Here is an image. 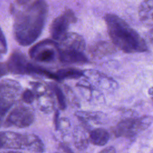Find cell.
Instances as JSON below:
<instances>
[{
  "mask_svg": "<svg viewBox=\"0 0 153 153\" xmlns=\"http://www.w3.org/2000/svg\"><path fill=\"white\" fill-rule=\"evenodd\" d=\"M76 18L74 13L68 10L63 14L57 17L52 22L50 32L54 40H59L67 33L70 24L76 22Z\"/></svg>",
  "mask_w": 153,
  "mask_h": 153,
  "instance_id": "cell-7",
  "label": "cell"
},
{
  "mask_svg": "<svg viewBox=\"0 0 153 153\" xmlns=\"http://www.w3.org/2000/svg\"><path fill=\"white\" fill-rule=\"evenodd\" d=\"M84 72V76L90 80L94 81L98 84L100 87L105 89L115 88L117 84L111 78L105 76L102 73L93 70H87Z\"/></svg>",
  "mask_w": 153,
  "mask_h": 153,
  "instance_id": "cell-10",
  "label": "cell"
},
{
  "mask_svg": "<svg viewBox=\"0 0 153 153\" xmlns=\"http://www.w3.org/2000/svg\"><path fill=\"white\" fill-rule=\"evenodd\" d=\"M59 41V51H84L85 48V42L84 38L76 33H66Z\"/></svg>",
  "mask_w": 153,
  "mask_h": 153,
  "instance_id": "cell-9",
  "label": "cell"
},
{
  "mask_svg": "<svg viewBox=\"0 0 153 153\" xmlns=\"http://www.w3.org/2000/svg\"><path fill=\"white\" fill-rule=\"evenodd\" d=\"M30 85L32 87V90L35 94V98L38 96H40L50 91V87H48L47 85L41 82H30Z\"/></svg>",
  "mask_w": 153,
  "mask_h": 153,
  "instance_id": "cell-19",
  "label": "cell"
},
{
  "mask_svg": "<svg viewBox=\"0 0 153 153\" xmlns=\"http://www.w3.org/2000/svg\"><path fill=\"white\" fill-rule=\"evenodd\" d=\"M38 101V106L41 111L45 114L51 113L54 108L53 93L48 92L36 97Z\"/></svg>",
  "mask_w": 153,
  "mask_h": 153,
  "instance_id": "cell-12",
  "label": "cell"
},
{
  "mask_svg": "<svg viewBox=\"0 0 153 153\" xmlns=\"http://www.w3.org/2000/svg\"><path fill=\"white\" fill-rule=\"evenodd\" d=\"M115 149L112 147V146H109L107 147L102 150L100 151V152H109V153H111V152H115Z\"/></svg>",
  "mask_w": 153,
  "mask_h": 153,
  "instance_id": "cell-25",
  "label": "cell"
},
{
  "mask_svg": "<svg viewBox=\"0 0 153 153\" xmlns=\"http://www.w3.org/2000/svg\"><path fill=\"white\" fill-rule=\"evenodd\" d=\"M21 96L23 101L27 104L32 103L35 98V94L32 90L28 88L26 89L21 93Z\"/></svg>",
  "mask_w": 153,
  "mask_h": 153,
  "instance_id": "cell-21",
  "label": "cell"
},
{
  "mask_svg": "<svg viewBox=\"0 0 153 153\" xmlns=\"http://www.w3.org/2000/svg\"><path fill=\"white\" fill-rule=\"evenodd\" d=\"M152 123L151 116L127 118L121 121L115 126L114 134L116 137L130 138L146 130Z\"/></svg>",
  "mask_w": 153,
  "mask_h": 153,
  "instance_id": "cell-4",
  "label": "cell"
},
{
  "mask_svg": "<svg viewBox=\"0 0 153 153\" xmlns=\"http://www.w3.org/2000/svg\"><path fill=\"white\" fill-rule=\"evenodd\" d=\"M8 71L5 64L0 63V77L8 73Z\"/></svg>",
  "mask_w": 153,
  "mask_h": 153,
  "instance_id": "cell-23",
  "label": "cell"
},
{
  "mask_svg": "<svg viewBox=\"0 0 153 153\" xmlns=\"http://www.w3.org/2000/svg\"><path fill=\"white\" fill-rule=\"evenodd\" d=\"M22 93L20 84L15 80L0 81V123Z\"/></svg>",
  "mask_w": 153,
  "mask_h": 153,
  "instance_id": "cell-3",
  "label": "cell"
},
{
  "mask_svg": "<svg viewBox=\"0 0 153 153\" xmlns=\"http://www.w3.org/2000/svg\"><path fill=\"white\" fill-rule=\"evenodd\" d=\"M2 149V143H1V135H0V149Z\"/></svg>",
  "mask_w": 153,
  "mask_h": 153,
  "instance_id": "cell-27",
  "label": "cell"
},
{
  "mask_svg": "<svg viewBox=\"0 0 153 153\" xmlns=\"http://www.w3.org/2000/svg\"><path fill=\"white\" fill-rule=\"evenodd\" d=\"M48 15L45 0H35L25 10L19 13L14 24V35L21 45L34 42L44 29Z\"/></svg>",
  "mask_w": 153,
  "mask_h": 153,
  "instance_id": "cell-1",
  "label": "cell"
},
{
  "mask_svg": "<svg viewBox=\"0 0 153 153\" xmlns=\"http://www.w3.org/2000/svg\"><path fill=\"white\" fill-rule=\"evenodd\" d=\"M75 115L85 124L90 121L99 124L102 122L104 117V114L100 112L91 111H78L75 113Z\"/></svg>",
  "mask_w": 153,
  "mask_h": 153,
  "instance_id": "cell-14",
  "label": "cell"
},
{
  "mask_svg": "<svg viewBox=\"0 0 153 153\" xmlns=\"http://www.w3.org/2000/svg\"><path fill=\"white\" fill-rule=\"evenodd\" d=\"M0 45L2 48V50L5 52L7 49V44L5 37L3 33L2 30L0 27Z\"/></svg>",
  "mask_w": 153,
  "mask_h": 153,
  "instance_id": "cell-22",
  "label": "cell"
},
{
  "mask_svg": "<svg viewBox=\"0 0 153 153\" xmlns=\"http://www.w3.org/2000/svg\"><path fill=\"white\" fill-rule=\"evenodd\" d=\"M105 20L112 42L121 51L134 53L148 50L145 40L121 18L114 14H108Z\"/></svg>",
  "mask_w": 153,
  "mask_h": 153,
  "instance_id": "cell-2",
  "label": "cell"
},
{
  "mask_svg": "<svg viewBox=\"0 0 153 153\" xmlns=\"http://www.w3.org/2000/svg\"><path fill=\"white\" fill-rule=\"evenodd\" d=\"M74 144L76 149L79 150H83L88 146V140L81 131H76L74 136Z\"/></svg>",
  "mask_w": 153,
  "mask_h": 153,
  "instance_id": "cell-18",
  "label": "cell"
},
{
  "mask_svg": "<svg viewBox=\"0 0 153 153\" xmlns=\"http://www.w3.org/2000/svg\"><path fill=\"white\" fill-rule=\"evenodd\" d=\"M16 1L18 2V4L21 5H25L26 4H27L30 1V0H16Z\"/></svg>",
  "mask_w": 153,
  "mask_h": 153,
  "instance_id": "cell-26",
  "label": "cell"
},
{
  "mask_svg": "<svg viewBox=\"0 0 153 153\" xmlns=\"http://www.w3.org/2000/svg\"><path fill=\"white\" fill-rule=\"evenodd\" d=\"M91 143L96 146L105 145L109 139L108 131L103 128H96L92 130L89 134Z\"/></svg>",
  "mask_w": 153,
  "mask_h": 153,
  "instance_id": "cell-13",
  "label": "cell"
},
{
  "mask_svg": "<svg viewBox=\"0 0 153 153\" xmlns=\"http://www.w3.org/2000/svg\"><path fill=\"white\" fill-rule=\"evenodd\" d=\"M59 59L68 64H84L89 62L84 51H59Z\"/></svg>",
  "mask_w": 153,
  "mask_h": 153,
  "instance_id": "cell-11",
  "label": "cell"
},
{
  "mask_svg": "<svg viewBox=\"0 0 153 153\" xmlns=\"http://www.w3.org/2000/svg\"><path fill=\"white\" fill-rule=\"evenodd\" d=\"M54 126H55L56 129V130H59V120H60L59 111H56L55 114H54Z\"/></svg>",
  "mask_w": 153,
  "mask_h": 153,
  "instance_id": "cell-24",
  "label": "cell"
},
{
  "mask_svg": "<svg viewBox=\"0 0 153 153\" xmlns=\"http://www.w3.org/2000/svg\"><path fill=\"white\" fill-rule=\"evenodd\" d=\"M152 0H150V2L148 1H145L142 6L140 7V10L139 11V15L142 20L143 21L147 20L149 17V13L152 14Z\"/></svg>",
  "mask_w": 153,
  "mask_h": 153,
  "instance_id": "cell-20",
  "label": "cell"
},
{
  "mask_svg": "<svg viewBox=\"0 0 153 153\" xmlns=\"http://www.w3.org/2000/svg\"><path fill=\"white\" fill-rule=\"evenodd\" d=\"M35 119L33 111L29 106L20 105L11 110L5 121L6 127L25 128L30 126Z\"/></svg>",
  "mask_w": 153,
  "mask_h": 153,
  "instance_id": "cell-6",
  "label": "cell"
},
{
  "mask_svg": "<svg viewBox=\"0 0 153 153\" xmlns=\"http://www.w3.org/2000/svg\"><path fill=\"white\" fill-rule=\"evenodd\" d=\"M55 74L59 81L65 79H78L84 76L83 71L71 68L60 69Z\"/></svg>",
  "mask_w": 153,
  "mask_h": 153,
  "instance_id": "cell-15",
  "label": "cell"
},
{
  "mask_svg": "<svg viewBox=\"0 0 153 153\" xmlns=\"http://www.w3.org/2000/svg\"><path fill=\"white\" fill-rule=\"evenodd\" d=\"M8 72L18 75H32L33 64L19 51H15L10 56L6 64Z\"/></svg>",
  "mask_w": 153,
  "mask_h": 153,
  "instance_id": "cell-8",
  "label": "cell"
},
{
  "mask_svg": "<svg viewBox=\"0 0 153 153\" xmlns=\"http://www.w3.org/2000/svg\"><path fill=\"white\" fill-rule=\"evenodd\" d=\"M50 87L57 99L59 108L62 110H65L66 108V100L62 90L54 83L50 84Z\"/></svg>",
  "mask_w": 153,
  "mask_h": 153,
  "instance_id": "cell-16",
  "label": "cell"
},
{
  "mask_svg": "<svg viewBox=\"0 0 153 153\" xmlns=\"http://www.w3.org/2000/svg\"><path fill=\"white\" fill-rule=\"evenodd\" d=\"M30 57L35 61L41 63H51L59 59L58 44L50 39L42 40L31 47Z\"/></svg>",
  "mask_w": 153,
  "mask_h": 153,
  "instance_id": "cell-5",
  "label": "cell"
},
{
  "mask_svg": "<svg viewBox=\"0 0 153 153\" xmlns=\"http://www.w3.org/2000/svg\"><path fill=\"white\" fill-rule=\"evenodd\" d=\"M111 51V46L108 42H99L92 48V54L95 56L106 55L110 53Z\"/></svg>",
  "mask_w": 153,
  "mask_h": 153,
  "instance_id": "cell-17",
  "label": "cell"
}]
</instances>
